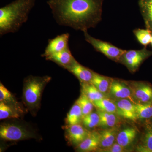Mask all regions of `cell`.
Here are the masks:
<instances>
[{"mask_svg": "<svg viewBox=\"0 0 152 152\" xmlns=\"http://www.w3.org/2000/svg\"><path fill=\"white\" fill-rule=\"evenodd\" d=\"M97 113L100 117L99 126L102 127L110 128L115 127L118 122L116 114L102 111L98 110Z\"/></svg>", "mask_w": 152, "mask_h": 152, "instance_id": "cell-21", "label": "cell"}, {"mask_svg": "<svg viewBox=\"0 0 152 152\" xmlns=\"http://www.w3.org/2000/svg\"><path fill=\"white\" fill-rule=\"evenodd\" d=\"M100 151L104 152H124L127 151L126 149L122 146L116 141L111 146L106 148L99 149Z\"/></svg>", "mask_w": 152, "mask_h": 152, "instance_id": "cell-30", "label": "cell"}, {"mask_svg": "<svg viewBox=\"0 0 152 152\" xmlns=\"http://www.w3.org/2000/svg\"><path fill=\"white\" fill-rule=\"evenodd\" d=\"M51 80L50 76H29L25 79L23 90V99L31 110L39 108L44 88Z\"/></svg>", "mask_w": 152, "mask_h": 152, "instance_id": "cell-3", "label": "cell"}, {"mask_svg": "<svg viewBox=\"0 0 152 152\" xmlns=\"http://www.w3.org/2000/svg\"><path fill=\"white\" fill-rule=\"evenodd\" d=\"M82 93L92 102L105 98V95L101 93L91 83H81Z\"/></svg>", "mask_w": 152, "mask_h": 152, "instance_id": "cell-19", "label": "cell"}, {"mask_svg": "<svg viewBox=\"0 0 152 152\" xmlns=\"http://www.w3.org/2000/svg\"><path fill=\"white\" fill-rule=\"evenodd\" d=\"M100 134L97 132H90L82 142L77 146L78 151L81 152H90L99 149Z\"/></svg>", "mask_w": 152, "mask_h": 152, "instance_id": "cell-13", "label": "cell"}, {"mask_svg": "<svg viewBox=\"0 0 152 152\" xmlns=\"http://www.w3.org/2000/svg\"><path fill=\"white\" fill-rule=\"evenodd\" d=\"M138 5L146 28L152 33V0H138Z\"/></svg>", "mask_w": 152, "mask_h": 152, "instance_id": "cell-15", "label": "cell"}, {"mask_svg": "<svg viewBox=\"0 0 152 152\" xmlns=\"http://www.w3.org/2000/svg\"><path fill=\"white\" fill-rule=\"evenodd\" d=\"M0 137L7 141H20L36 138L34 133L17 124L5 123L0 126Z\"/></svg>", "mask_w": 152, "mask_h": 152, "instance_id": "cell-6", "label": "cell"}, {"mask_svg": "<svg viewBox=\"0 0 152 152\" xmlns=\"http://www.w3.org/2000/svg\"><path fill=\"white\" fill-rule=\"evenodd\" d=\"M86 41L92 46L97 51L102 53L110 59L118 62L120 58L126 51L108 42L93 37L89 34L88 31L83 32Z\"/></svg>", "mask_w": 152, "mask_h": 152, "instance_id": "cell-4", "label": "cell"}, {"mask_svg": "<svg viewBox=\"0 0 152 152\" xmlns=\"http://www.w3.org/2000/svg\"><path fill=\"white\" fill-rule=\"evenodd\" d=\"M109 94L118 99H128L134 103L130 87L127 83L119 80L113 79Z\"/></svg>", "mask_w": 152, "mask_h": 152, "instance_id": "cell-10", "label": "cell"}, {"mask_svg": "<svg viewBox=\"0 0 152 152\" xmlns=\"http://www.w3.org/2000/svg\"><path fill=\"white\" fill-rule=\"evenodd\" d=\"M118 133L116 127L107 128L102 131L100 134L99 149L109 148L116 142Z\"/></svg>", "mask_w": 152, "mask_h": 152, "instance_id": "cell-16", "label": "cell"}, {"mask_svg": "<svg viewBox=\"0 0 152 152\" xmlns=\"http://www.w3.org/2000/svg\"><path fill=\"white\" fill-rule=\"evenodd\" d=\"M70 34L65 33L48 40V45L42 56L47 58L50 55L58 53L69 48Z\"/></svg>", "mask_w": 152, "mask_h": 152, "instance_id": "cell-8", "label": "cell"}, {"mask_svg": "<svg viewBox=\"0 0 152 152\" xmlns=\"http://www.w3.org/2000/svg\"><path fill=\"white\" fill-rule=\"evenodd\" d=\"M132 91L134 103L148 104L152 103V88L143 82H133L128 83Z\"/></svg>", "mask_w": 152, "mask_h": 152, "instance_id": "cell-7", "label": "cell"}, {"mask_svg": "<svg viewBox=\"0 0 152 152\" xmlns=\"http://www.w3.org/2000/svg\"><path fill=\"white\" fill-rule=\"evenodd\" d=\"M138 151L140 152H152V129L147 131L142 145L138 147Z\"/></svg>", "mask_w": 152, "mask_h": 152, "instance_id": "cell-29", "label": "cell"}, {"mask_svg": "<svg viewBox=\"0 0 152 152\" xmlns=\"http://www.w3.org/2000/svg\"><path fill=\"white\" fill-rule=\"evenodd\" d=\"M19 112L12 106L9 105L3 102H0V119L19 118Z\"/></svg>", "mask_w": 152, "mask_h": 152, "instance_id": "cell-26", "label": "cell"}, {"mask_svg": "<svg viewBox=\"0 0 152 152\" xmlns=\"http://www.w3.org/2000/svg\"><path fill=\"white\" fill-rule=\"evenodd\" d=\"M76 102L80 107L83 117L92 113L94 107L92 102L83 93Z\"/></svg>", "mask_w": 152, "mask_h": 152, "instance_id": "cell-27", "label": "cell"}, {"mask_svg": "<svg viewBox=\"0 0 152 152\" xmlns=\"http://www.w3.org/2000/svg\"><path fill=\"white\" fill-rule=\"evenodd\" d=\"M83 114L80 105L76 102L67 115L66 121L68 125L80 124L83 118Z\"/></svg>", "mask_w": 152, "mask_h": 152, "instance_id": "cell-22", "label": "cell"}, {"mask_svg": "<svg viewBox=\"0 0 152 152\" xmlns=\"http://www.w3.org/2000/svg\"><path fill=\"white\" fill-rule=\"evenodd\" d=\"M104 0H48L47 4L60 26L84 32L102 20Z\"/></svg>", "mask_w": 152, "mask_h": 152, "instance_id": "cell-1", "label": "cell"}, {"mask_svg": "<svg viewBox=\"0 0 152 152\" xmlns=\"http://www.w3.org/2000/svg\"><path fill=\"white\" fill-rule=\"evenodd\" d=\"M138 42L142 45L146 47L151 42L152 32L148 29L136 28L133 31Z\"/></svg>", "mask_w": 152, "mask_h": 152, "instance_id": "cell-25", "label": "cell"}, {"mask_svg": "<svg viewBox=\"0 0 152 152\" xmlns=\"http://www.w3.org/2000/svg\"><path fill=\"white\" fill-rule=\"evenodd\" d=\"M82 122L87 129H92L99 126L100 117L97 112H92L83 117Z\"/></svg>", "mask_w": 152, "mask_h": 152, "instance_id": "cell-28", "label": "cell"}, {"mask_svg": "<svg viewBox=\"0 0 152 152\" xmlns=\"http://www.w3.org/2000/svg\"><path fill=\"white\" fill-rule=\"evenodd\" d=\"M137 132L133 128H127L119 132L116 140L119 144L126 149L133 143L135 140Z\"/></svg>", "mask_w": 152, "mask_h": 152, "instance_id": "cell-17", "label": "cell"}, {"mask_svg": "<svg viewBox=\"0 0 152 152\" xmlns=\"http://www.w3.org/2000/svg\"><path fill=\"white\" fill-rule=\"evenodd\" d=\"M117 107V114L127 119L134 121L137 119L134 103L128 99H121L115 101Z\"/></svg>", "mask_w": 152, "mask_h": 152, "instance_id": "cell-11", "label": "cell"}, {"mask_svg": "<svg viewBox=\"0 0 152 152\" xmlns=\"http://www.w3.org/2000/svg\"><path fill=\"white\" fill-rule=\"evenodd\" d=\"M0 101L12 107L19 112L21 111L20 107L15 97L1 83H0Z\"/></svg>", "mask_w": 152, "mask_h": 152, "instance_id": "cell-20", "label": "cell"}, {"mask_svg": "<svg viewBox=\"0 0 152 152\" xmlns=\"http://www.w3.org/2000/svg\"><path fill=\"white\" fill-rule=\"evenodd\" d=\"M90 132L80 124L68 125L66 129V137L70 144L77 147L86 138Z\"/></svg>", "mask_w": 152, "mask_h": 152, "instance_id": "cell-9", "label": "cell"}, {"mask_svg": "<svg viewBox=\"0 0 152 152\" xmlns=\"http://www.w3.org/2000/svg\"><path fill=\"white\" fill-rule=\"evenodd\" d=\"M94 107L98 109V110L117 114V107L115 102L104 98L99 100L93 102Z\"/></svg>", "mask_w": 152, "mask_h": 152, "instance_id": "cell-23", "label": "cell"}, {"mask_svg": "<svg viewBox=\"0 0 152 152\" xmlns=\"http://www.w3.org/2000/svg\"><path fill=\"white\" fill-rule=\"evenodd\" d=\"M36 0H15L0 9V36L19 31L27 21Z\"/></svg>", "mask_w": 152, "mask_h": 152, "instance_id": "cell-2", "label": "cell"}, {"mask_svg": "<svg viewBox=\"0 0 152 152\" xmlns=\"http://www.w3.org/2000/svg\"><path fill=\"white\" fill-rule=\"evenodd\" d=\"M151 47H152V38H151Z\"/></svg>", "mask_w": 152, "mask_h": 152, "instance_id": "cell-31", "label": "cell"}, {"mask_svg": "<svg viewBox=\"0 0 152 152\" xmlns=\"http://www.w3.org/2000/svg\"><path fill=\"white\" fill-rule=\"evenodd\" d=\"M66 69L76 76L81 83H91L94 76L93 71L82 65L76 60Z\"/></svg>", "mask_w": 152, "mask_h": 152, "instance_id": "cell-12", "label": "cell"}, {"mask_svg": "<svg viewBox=\"0 0 152 152\" xmlns=\"http://www.w3.org/2000/svg\"><path fill=\"white\" fill-rule=\"evenodd\" d=\"M45 58L54 62L65 69L75 60L71 53L69 47L62 51L50 55Z\"/></svg>", "mask_w": 152, "mask_h": 152, "instance_id": "cell-14", "label": "cell"}, {"mask_svg": "<svg viewBox=\"0 0 152 152\" xmlns=\"http://www.w3.org/2000/svg\"><path fill=\"white\" fill-rule=\"evenodd\" d=\"M112 80L113 79L94 72V76L91 83L99 91L106 95L109 94Z\"/></svg>", "mask_w": 152, "mask_h": 152, "instance_id": "cell-18", "label": "cell"}, {"mask_svg": "<svg viewBox=\"0 0 152 152\" xmlns=\"http://www.w3.org/2000/svg\"><path fill=\"white\" fill-rule=\"evenodd\" d=\"M135 106L137 119H146L152 117V103L148 104L135 103Z\"/></svg>", "mask_w": 152, "mask_h": 152, "instance_id": "cell-24", "label": "cell"}, {"mask_svg": "<svg viewBox=\"0 0 152 152\" xmlns=\"http://www.w3.org/2000/svg\"><path fill=\"white\" fill-rule=\"evenodd\" d=\"M152 56V51L147 50L146 47L139 50H126L122 55L118 62L126 66L131 72L138 69L144 61Z\"/></svg>", "mask_w": 152, "mask_h": 152, "instance_id": "cell-5", "label": "cell"}]
</instances>
